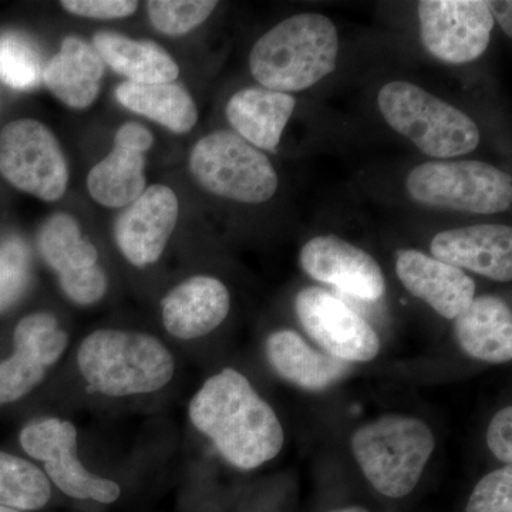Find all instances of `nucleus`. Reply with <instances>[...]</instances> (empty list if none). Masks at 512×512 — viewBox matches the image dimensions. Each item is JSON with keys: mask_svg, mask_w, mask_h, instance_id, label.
I'll use <instances>...</instances> for the list:
<instances>
[{"mask_svg": "<svg viewBox=\"0 0 512 512\" xmlns=\"http://www.w3.org/2000/svg\"><path fill=\"white\" fill-rule=\"evenodd\" d=\"M211 0H151L147 2L151 25L167 36H183L197 29L217 8Z\"/></svg>", "mask_w": 512, "mask_h": 512, "instance_id": "cd10ccee", "label": "nucleus"}, {"mask_svg": "<svg viewBox=\"0 0 512 512\" xmlns=\"http://www.w3.org/2000/svg\"><path fill=\"white\" fill-rule=\"evenodd\" d=\"M94 50L114 72L127 82L140 84L173 83L180 74L177 62L167 50L151 40H137L114 32L93 37Z\"/></svg>", "mask_w": 512, "mask_h": 512, "instance_id": "5701e85b", "label": "nucleus"}, {"mask_svg": "<svg viewBox=\"0 0 512 512\" xmlns=\"http://www.w3.org/2000/svg\"><path fill=\"white\" fill-rule=\"evenodd\" d=\"M60 5L73 15L90 19H123L136 13L134 0H63Z\"/></svg>", "mask_w": 512, "mask_h": 512, "instance_id": "2f4dec72", "label": "nucleus"}, {"mask_svg": "<svg viewBox=\"0 0 512 512\" xmlns=\"http://www.w3.org/2000/svg\"><path fill=\"white\" fill-rule=\"evenodd\" d=\"M330 512H369L366 508L363 507H346L340 508V510L330 511Z\"/></svg>", "mask_w": 512, "mask_h": 512, "instance_id": "f704fd0d", "label": "nucleus"}, {"mask_svg": "<svg viewBox=\"0 0 512 512\" xmlns=\"http://www.w3.org/2000/svg\"><path fill=\"white\" fill-rule=\"evenodd\" d=\"M47 369L32 356L15 350L0 362V404L18 402L45 379Z\"/></svg>", "mask_w": 512, "mask_h": 512, "instance_id": "c756f323", "label": "nucleus"}, {"mask_svg": "<svg viewBox=\"0 0 512 512\" xmlns=\"http://www.w3.org/2000/svg\"><path fill=\"white\" fill-rule=\"evenodd\" d=\"M42 53L35 40L18 30L0 33V80L16 90L39 86L43 79Z\"/></svg>", "mask_w": 512, "mask_h": 512, "instance_id": "a878e982", "label": "nucleus"}, {"mask_svg": "<svg viewBox=\"0 0 512 512\" xmlns=\"http://www.w3.org/2000/svg\"><path fill=\"white\" fill-rule=\"evenodd\" d=\"M299 261L311 278L335 286L353 298L375 302L386 291L382 268L376 259L336 235H319L306 242Z\"/></svg>", "mask_w": 512, "mask_h": 512, "instance_id": "4468645a", "label": "nucleus"}, {"mask_svg": "<svg viewBox=\"0 0 512 512\" xmlns=\"http://www.w3.org/2000/svg\"><path fill=\"white\" fill-rule=\"evenodd\" d=\"M266 359L286 382L320 392L350 372L349 363L309 346L295 330H276L266 339Z\"/></svg>", "mask_w": 512, "mask_h": 512, "instance_id": "6ab92c4d", "label": "nucleus"}, {"mask_svg": "<svg viewBox=\"0 0 512 512\" xmlns=\"http://www.w3.org/2000/svg\"><path fill=\"white\" fill-rule=\"evenodd\" d=\"M188 414L192 426L239 470L264 466L284 447V429L274 409L235 369L221 370L202 384Z\"/></svg>", "mask_w": 512, "mask_h": 512, "instance_id": "f257e3e1", "label": "nucleus"}, {"mask_svg": "<svg viewBox=\"0 0 512 512\" xmlns=\"http://www.w3.org/2000/svg\"><path fill=\"white\" fill-rule=\"evenodd\" d=\"M491 16L497 20L498 25L504 30L505 35L512 37V3L511 2H487Z\"/></svg>", "mask_w": 512, "mask_h": 512, "instance_id": "72a5a7b5", "label": "nucleus"}, {"mask_svg": "<svg viewBox=\"0 0 512 512\" xmlns=\"http://www.w3.org/2000/svg\"><path fill=\"white\" fill-rule=\"evenodd\" d=\"M466 512H512V468L505 466L481 478Z\"/></svg>", "mask_w": 512, "mask_h": 512, "instance_id": "7c9ffc66", "label": "nucleus"}, {"mask_svg": "<svg viewBox=\"0 0 512 512\" xmlns=\"http://www.w3.org/2000/svg\"><path fill=\"white\" fill-rule=\"evenodd\" d=\"M436 448L433 431L416 417L390 414L359 427L352 450L375 490L390 498L412 493Z\"/></svg>", "mask_w": 512, "mask_h": 512, "instance_id": "20e7f679", "label": "nucleus"}, {"mask_svg": "<svg viewBox=\"0 0 512 512\" xmlns=\"http://www.w3.org/2000/svg\"><path fill=\"white\" fill-rule=\"evenodd\" d=\"M454 320L458 345L468 356L493 365L511 362L512 315L503 299L478 296Z\"/></svg>", "mask_w": 512, "mask_h": 512, "instance_id": "aec40b11", "label": "nucleus"}, {"mask_svg": "<svg viewBox=\"0 0 512 512\" xmlns=\"http://www.w3.org/2000/svg\"><path fill=\"white\" fill-rule=\"evenodd\" d=\"M417 13L421 42L441 62H474L490 45L494 19L483 0H423Z\"/></svg>", "mask_w": 512, "mask_h": 512, "instance_id": "9d476101", "label": "nucleus"}, {"mask_svg": "<svg viewBox=\"0 0 512 512\" xmlns=\"http://www.w3.org/2000/svg\"><path fill=\"white\" fill-rule=\"evenodd\" d=\"M13 345L49 369L66 352L69 336L52 313L37 312L20 320L13 333Z\"/></svg>", "mask_w": 512, "mask_h": 512, "instance_id": "bb28decb", "label": "nucleus"}, {"mask_svg": "<svg viewBox=\"0 0 512 512\" xmlns=\"http://www.w3.org/2000/svg\"><path fill=\"white\" fill-rule=\"evenodd\" d=\"M0 174L13 187L57 201L69 184V167L55 134L32 119L12 121L0 133Z\"/></svg>", "mask_w": 512, "mask_h": 512, "instance_id": "6e6552de", "label": "nucleus"}, {"mask_svg": "<svg viewBox=\"0 0 512 512\" xmlns=\"http://www.w3.org/2000/svg\"><path fill=\"white\" fill-rule=\"evenodd\" d=\"M396 272L407 291L446 319H456L476 298L466 272L416 249L399 252Z\"/></svg>", "mask_w": 512, "mask_h": 512, "instance_id": "f3484780", "label": "nucleus"}, {"mask_svg": "<svg viewBox=\"0 0 512 512\" xmlns=\"http://www.w3.org/2000/svg\"><path fill=\"white\" fill-rule=\"evenodd\" d=\"M413 201L471 214H500L512 205L511 175L481 161H431L406 180Z\"/></svg>", "mask_w": 512, "mask_h": 512, "instance_id": "0eeeda50", "label": "nucleus"}, {"mask_svg": "<svg viewBox=\"0 0 512 512\" xmlns=\"http://www.w3.org/2000/svg\"><path fill=\"white\" fill-rule=\"evenodd\" d=\"M487 444L498 460L511 466L512 461V407H504L495 414L487 431Z\"/></svg>", "mask_w": 512, "mask_h": 512, "instance_id": "473e14b6", "label": "nucleus"}, {"mask_svg": "<svg viewBox=\"0 0 512 512\" xmlns=\"http://www.w3.org/2000/svg\"><path fill=\"white\" fill-rule=\"evenodd\" d=\"M338 53V30L332 20L319 13H301L256 40L249 69L265 89L302 92L336 69Z\"/></svg>", "mask_w": 512, "mask_h": 512, "instance_id": "f03ea898", "label": "nucleus"}, {"mask_svg": "<svg viewBox=\"0 0 512 512\" xmlns=\"http://www.w3.org/2000/svg\"><path fill=\"white\" fill-rule=\"evenodd\" d=\"M178 212V198L170 187L146 188L114 224V239L124 258L138 268L157 262L173 235Z\"/></svg>", "mask_w": 512, "mask_h": 512, "instance_id": "ddd939ff", "label": "nucleus"}, {"mask_svg": "<svg viewBox=\"0 0 512 512\" xmlns=\"http://www.w3.org/2000/svg\"><path fill=\"white\" fill-rule=\"evenodd\" d=\"M295 106L291 94L248 87L229 99L227 119L238 136L251 146L275 153Z\"/></svg>", "mask_w": 512, "mask_h": 512, "instance_id": "412c9836", "label": "nucleus"}, {"mask_svg": "<svg viewBox=\"0 0 512 512\" xmlns=\"http://www.w3.org/2000/svg\"><path fill=\"white\" fill-rule=\"evenodd\" d=\"M116 99L133 113L156 121L173 133H188L197 124L198 110L191 94L180 83H121Z\"/></svg>", "mask_w": 512, "mask_h": 512, "instance_id": "b1692460", "label": "nucleus"}, {"mask_svg": "<svg viewBox=\"0 0 512 512\" xmlns=\"http://www.w3.org/2000/svg\"><path fill=\"white\" fill-rule=\"evenodd\" d=\"M20 446L42 461L46 477L67 497L113 504L121 495L120 485L94 476L77 453V429L70 421L47 417L35 420L20 431Z\"/></svg>", "mask_w": 512, "mask_h": 512, "instance_id": "1a4fd4ad", "label": "nucleus"}, {"mask_svg": "<svg viewBox=\"0 0 512 512\" xmlns=\"http://www.w3.org/2000/svg\"><path fill=\"white\" fill-rule=\"evenodd\" d=\"M377 101L387 124L427 156H466L480 144V128L471 117L416 84L387 83Z\"/></svg>", "mask_w": 512, "mask_h": 512, "instance_id": "39448f33", "label": "nucleus"}, {"mask_svg": "<svg viewBox=\"0 0 512 512\" xmlns=\"http://www.w3.org/2000/svg\"><path fill=\"white\" fill-rule=\"evenodd\" d=\"M433 258L498 282L512 279V229L480 224L440 232L430 245Z\"/></svg>", "mask_w": 512, "mask_h": 512, "instance_id": "dca6fc26", "label": "nucleus"}, {"mask_svg": "<svg viewBox=\"0 0 512 512\" xmlns=\"http://www.w3.org/2000/svg\"><path fill=\"white\" fill-rule=\"evenodd\" d=\"M37 247L47 265L56 272L60 288L80 306L94 305L106 295L107 276L97 264L99 252L83 237L72 215H52L40 228Z\"/></svg>", "mask_w": 512, "mask_h": 512, "instance_id": "f8f14e48", "label": "nucleus"}, {"mask_svg": "<svg viewBox=\"0 0 512 512\" xmlns=\"http://www.w3.org/2000/svg\"><path fill=\"white\" fill-rule=\"evenodd\" d=\"M52 497V484L45 471L15 454L0 451V507L37 511Z\"/></svg>", "mask_w": 512, "mask_h": 512, "instance_id": "393cba45", "label": "nucleus"}, {"mask_svg": "<svg viewBox=\"0 0 512 512\" xmlns=\"http://www.w3.org/2000/svg\"><path fill=\"white\" fill-rule=\"evenodd\" d=\"M80 375L107 397H128L164 389L175 373L173 353L156 336L131 330L99 329L77 350Z\"/></svg>", "mask_w": 512, "mask_h": 512, "instance_id": "7ed1b4c3", "label": "nucleus"}, {"mask_svg": "<svg viewBox=\"0 0 512 512\" xmlns=\"http://www.w3.org/2000/svg\"><path fill=\"white\" fill-rule=\"evenodd\" d=\"M296 315L303 329L328 353L346 363H366L380 352L376 330L359 313L318 286L296 295Z\"/></svg>", "mask_w": 512, "mask_h": 512, "instance_id": "9b49d317", "label": "nucleus"}, {"mask_svg": "<svg viewBox=\"0 0 512 512\" xmlns=\"http://www.w3.org/2000/svg\"><path fill=\"white\" fill-rule=\"evenodd\" d=\"M0 512H20V511L12 510V508L0 507Z\"/></svg>", "mask_w": 512, "mask_h": 512, "instance_id": "c9c22d12", "label": "nucleus"}, {"mask_svg": "<svg viewBox=\"0 0 512 512\" xmlns=\"http://www.w3.org/2000/svg\"><path fill=\"white\" fill-rule=\"evenodd\" d=\"M231 296L212 276H192L161 301L164 328L174 338L192 340L210 335L227 319Z\"/></svg>", "mask_w": 512, "mask_h": 512, "instance_id": "a211bd4d", "label": "nucleus"}, {"mask_svg": "<svg viewBox=\"0 0 512 512\" xmlns=\"http://www.w3.org/2000/svg\"><path fill=\"white\" fill-rule=\"evenodd\" d=\"M190 170L205 191L242 204L271 200L279 185L269 158L231 131L202 137L192 148Z\"/></svg>", "mask_w": 512, "mask_h": 512, "instance_id": "423d86ee", "label": "nucleus"}, {"mask_svg": "<svg viewBox=\"0 0 512 512\" xmlns=\"http://www.w3.org/2000/svg\"><path fill=\"white\" fill-rule=\"evenodd\" d=\"M30 252L19 238H10L0 245V312L6 311L28 288Z\"/></svg>", "mask_w": 512, "mask_h": 512, "instance_id": "c85d7f7f", "label": "nucleus"}, {"mask_svg": "<svg viewBox=\"0 0 512 512\" xmlns=\"http://www.w3.org/2000/svg\"><path fill=\"white\" fill-rule=\"evenodd\" d=\"M153 134L140 123H126L117 130L114 147L94 165L87 188L94 201L107 208L127 207L146 191V153Z\"/></svg>", "mask_w": 512, "mask_h": 512, "instance_id": "2eb2a0df", "label": "nucleus"}, {"mask_svg": "<svg viewBox=\"0 0 512 512\" xmlns=\"http://www.w3.org/2000/svg\"><path fill=\"white\" fill-rule=\"evenodd\" d=\"M103 77L104 63L99 53L80 37L69 36L59 53L46 63L42 80L67 107L83 110L96 101Z\"/></svg>", "mask_w": 512, "mask_h": 512, "instance_id": "4be33fe9", "label": "nucleus"}]
</instances>
